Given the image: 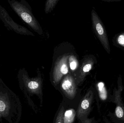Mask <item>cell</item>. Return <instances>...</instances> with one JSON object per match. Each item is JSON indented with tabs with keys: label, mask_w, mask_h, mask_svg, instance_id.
Masks as SVG:
<instances>
[{
	"label": "cell",
	"mask_w": 124,
	"mask_h": 123,
	"mask_svg": "<svg viewBox=\"0 0 124 123\" xmlns=\"http://www.w3.org/2000/svg\"><path fill=\"white\" fill-rule=\"evenodd\" d=\"M18 97L0 78V123L3 119L17 123L19 114Z\"/></svg>",
	"instance_id": "obj_1"
},
{
	"label": "cell",
	"mask_w": 124,
	"mask_h": 123,
	"mask_svg": "<svg viewBox=\"0 0 124 123\" xmlns=\"http://www.w3.org/2000/svg\"><path fill=\"white\" fill-rule=\"evenodd\" d=\"M8 2L12 9L24 22L40 35L43 34L42 28L33 14L31 8L27 1L24 0H21L20 1L8 0Z\"/></svg>",
	"instance_id": "obj_2"
},
{
	"label": "cell",
	"mask_w": 124,
	"mask_h": 123,
	"mask_svg": "<svg viewBox=\"0 0 124 123\" xmlns=\"http://www.w3.org/2000/svg\"><path fill=\"white\" fill-rule=\"evenodd\" d=\"M92 19L94 32L108 53L110 52L107 32L102 22L94 9L92 12Z\"/></svg>",
	"instance_id": "obj_3"
},
{
	"label": "cell",
	"mask_w": 124,
	"mask_h": 123,
	"mask_svg": "<svg viewBox=\"0 0 124 123\" xmlns=\"http://www.w3.org/2000/svg\"><path fill=\"white\" fill-rule=\"evenodd\" d=\"M0 19L4 26L9 30L17 34L24 35L34 36V34L25 27L15 22L11 17L6 9L0 5Z\"/></svg>",
	"instance_id": "obj_4"
},
{
	"label": "cell",
	"mask_w": 124,
	"mask_h": 123,
	"mask_svg": "<svg viewBox=\"0 0 124 123\" xmlns=\"http://www.w3.org/2000/svg\"><path fill=\"white\" fill-rule=\"evenodd\" d=\"M17 78L20 85L23 84L28 91L32 93L36 92L40 87L41 82L40 78H31L24 68L19 70L17 74Z\"/></svg>",
	"instance_id": "obj_5"
},
{
	"label": "cell",
	"mask_w": 124,
	"mask_h": 123,
	"mask_svg": "<svg viewBox=\"0 0 124 123\" xmlns=\"http://www.w3.org/2000/svg\"><path fill=\"white\" fill-rule=\"evenodd\" d=\"M69 56L64 55L61 56L56 61L53 71L54 82L58 84L62 77L68 72V59Z\"/></svg>",
	"instance_id": "obj_6"
},
{
	"label": "cell",
	"mask_w": 124,
	"mask_h": 123,
	"mask_svg": "<svg viewBox=\"0 0 124 123\" xmlns=\"http://www.w3.org/2000/svg\"><path fill=\"white\" fill-rule=\"evenodd\" d=\"M61 86L65 94L70 98L73 99L76 93V87L73 77L68 74L64 77L62 81Z\"/></svg>",
	"instance_id": "obj_7"
},
{
	"label": "cell",
	"mask_w": 124,
	"mask_h": 123,
	"mask_svg": "<svg viewBox=\"0 0 124 123\" xmlns=\"http://www.w3.org/2000/svg\"><path fill=\"white\" fill-rule=\"evenodd\" d=\"M94 61L93 58L90 57L85 58L82 64L79 75V81H82L86 75L92 69Z\"/></svg>",
	"instance_id": "obj_8"
},
{
	"label": "cell",
	"mask_w": 124,
	"mask_h": 123,
	"mask_svg": "<svg viewBox=\"0 0 124 123\" xmlns=\"http://www.w3.org/2000/svg\"><path fill=\"white\" fill-rule=\"evenodd\" d=\"M90 105V100L88 98V95H86L83 100L82 101L78 108L77 111V116L78 117H81L85 112L89 108Z\"/></svg>",
	"instance_id": "obj_9"
},
{
	"label": "cell",
	"mask_w": 124,
	"mask_h": 123,
	"mask_svg": "<svg viewBox=\"0 0 124 123\" xmlns=\"http://www.w3.org/2000/svg\"><path fill=\"white\" fill-rule=\"evenodd\" d=\"M76 115V112L73 109H70L66 110L63 114V123H73Z\"/></svg>",
	"instance_id": "obj_10"
},
{
	"label": "cell",
	"mask_w": 124,
	"mask_h": 123,
	"mask_svg": "<svg viewBox=\"0 0 124 123\" xmlns=\"http://www.w3.org/2000/svg\"><path fill=\"white\" fill-rule=\"evenodd\" d=\"M59 0H48L45 4V12L46 13L51 12L55 7Z\"/></svg>",
	"instance_id": "obj_11"
},
{
	"label": "cell",
	"mask_w": 124,
	"mask_h": 123,
	"mask_svg": "<svg viewBox=\"0 0 124 123\" xmlns=\"http://www.w3.org/2000/svg\"><path fill=\"white\" fill-rule=\"evenodd\" d=\"M100 97L102 100H105L107 98V92L103 82H100L98 84Z\"/></svg>",
	"instance_id": "obj_12"
},
{
	"label": "cell",
	"mask_w": 124,
	"mask_h": 123,
	"mask_svg": "<svg viewBox=\"0 0 124 123\" xmlns=\"http://www.w3.org/2000/svg\"><path fill=\"white\" fill-rule=\"evenodd\" d=\"M69 64L71 70H75L78 65V61L76 58L73 55H70L69 58Z\"/></svg>",
	"instance_id": "obj_13"
},
{
	"label": "cell",
	"mask_w": 124,
	"mask_h": 123,
	"mask_svg": "<svg viewBox=\"0 0 124 123\" xmlns=\"http://www.w3.org/2000/svg\"><path fill=\"white\" fill-rule=\"evenodd\" d=\"M63 113H64V108L63 107H62L57 115L55 123H63V116L64 114Z\"/></svg>",
	"instance_id": "obj_14"
},
{
	"label": "cell",
	"mask_w": 124,
	"mask_h": 123,
	"mask_svg": "<svg viewBox=\"0 0 124 123\" xmlns=\"http://www.w3.org/2000/svg\"><path fill=\"white\" fill-rule=\"evenodd\" d=\"M116 116L118 118H121L124 116V111L123 109L121 107H117L116 108Z\"/></svg>",
	"instance_id": "obj_15"
}]
</instances>
